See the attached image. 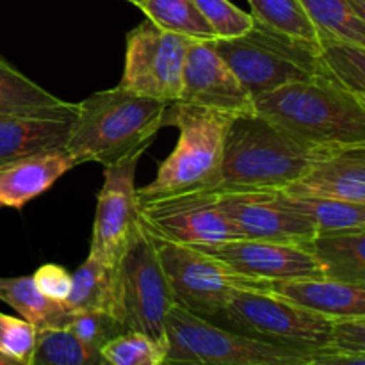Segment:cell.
<instances>
[{"mask_svg":"<svg viewBox=\"0 0 365 365\" xmlns=\"http://www.w3.org/2000/svg\"><path fill=\"white\" fill-rule=\"evenodd\" d=\"M334 152L291 138L257 113L234 116L210 191H284Z\"/></svg>","mask_w":365,"mask_h":365,"instance_id":"cell-1","label":"cell"},{"mask_svg":"<svg viewBox=\"0 0 365 365\" xmlns=\"http://www.w3.org/2000/svg\"><path fill=\"white\" fill-rule=\"evenodd\" d=\"M255 113L305 145L365 146V98L327 77L292 82L253 100Z\"/></svg>","mask_w":365,"mask_h":365,"instance_id":"cell-2","label":"cell"},{"mask_svg":"<svg viewBox=\"0 0 365 365\" xmlns=\"http://www.w3.org/2000/svg\"><path fill=\"white\" fill-rule=\"evenodd\" d=\"M168 106L121 86L93 93L77 103V118L64 148L77 164L95 160L102 166L146 152L164 127Z\"/></svg>","mask_w":365,"mask_h":365,"instance_id":"cell-3","label":"cell"},{"mask_svg":"<svg viewBox=\"0 0 365 365\" xmlns=\"http://www.w3.org/2000/svg\"><path fill=\"white\" fill-rule=\"evenodd\" d=\"M230 121L232 116L205 107L170 103L164 125L178 128L177 146L160 163L155 178L135 191L139 202L180 192L210 191L220 175Z\"/></svg>","mask_w":365,"mask_h":365,"instance_id":"cell-4","label":"cell"},{"mask_svg":"<svg viewBox=\"0 0 365 365\" xmlns=\"http://www.w3.org/2000/svg\"><path fill=\"white\" fill-rule=\"evenodd\" d=\"M212 43L253 100L292 82L324 77L319 43L289 38L259 21L245 34Z\"/></svg>","mask_w":365,"mask_h":365,"instance_id":"cell-5","label":"cell"},{"mask_svg":"<svg viewBox=\"0 0 365 365\" xmlns=\"http://www.w3.org/2000/svg\"><path fill=\"white\" fill-rule=\"evenodd\" d=\"M177 305L150 232L139 223L114 264L113 317L121 330L166 346V317Z\"/></svg>","mask_w":365,"mask_h":365,"instance_id":"cell-6","label":"cell"},{"mask_svg":"<svg viewBox=\"0 0 365 365\" xmlns=\"http://www.w3.org/2000/svg\"><path fill=\"white\" fill-rule=\"evenodd\" d=\"M307 353L216 327L180 305L166 317L163 365H299Z\"/></svg>","mask_w":365,"mask_h":365,"instance_id":"cell-7","label":"cell"},{"mask_svg":"<svg viewBox=\"0 0 365 365\" xmlns=\"http://www.w3.org/2000/svg\"><path fill=\"white\" fill-rule=\"evenodd\" d=\"M220 316L230 324V330L269 344L303 351L330 344L331 319L302 309L273 291L239 289Z\"/></svg>","mask_w":365,"mask_h":365,"instance_id":"cell-8","label":"cell"},{"mask_svg":"<svg viewBox=\"0 0 365 365\" xmlns=\"http://www.w3.org/2000/svg\"><path fill=\"white\" fill-rule=\"evenodd\" d=\"M152 235V234H150ZM177 305L195 316L209 319L220 316L223 307L239 289H264L269 284L241 277L214 257L192 248L152 235Z\"/></svg>","mask_w":365,"mask_h":365,"instance_id":"cell-9","label":"cell"},{"mask_svg":"<svg viewBox=\"0 0 365 365\" xmlns=\"http://www.w3.org/2000/svg\"><path fill=\"white\" fill-rule=\"evenodd\" d=\"M192 39L145 21L127 34L121 88L160 102L178 100L185 57Z\"/></svg>","mask_w":365,"mask_h":365,"instance_id":"cell-10","label":"cell"},{"mask_svg":"<svg viewBox=\"0 0 365 365\" xmlns=\"http://www.w3.org/2000/svg\"><path fill=\"white\" fill-rule=\"evenodd\" d=\"M139 220L152 235L185 246L242 239L212 191H191L139 202Z\"/></svg>","mask_w":365,"mask_h":365,"instance_id":"cell-11","label":"cell"},{"mask_svg":"<svg viewBox=\"0 0 365 365\" xmlns=\"http://www.w3.org/2000/svg\"><path fill=\"white\" fill-rule=\"evenodd\" d=\"M145 152H135L103 166V184L96 198L89 255L114 266L139 227L135 170Z\"/></svg>","mask_w":365,"mask_h":365,"instance_id":"cell-12","label":"cell"},{"mask_svg":"<svg viewBox=\"0 0 365 365\" xmlns=\"http://www.w3.org/2000/svg\"><path fill=\"white\" fill-rule=\"evenodd\" d=\"M217 196L242 239L303 246L317 234L312 221L292 209L282 191H230Z\"/></svg>","mask_w":365,"mask_h":365,"instance_id":"cell-13","label":"cell"},{"mask_svg":"<svg viewBox=\"0 0 365 365\" xmlns=\"http://www.w3.org/2000/svg\"><path fill=\"white\" fill-rule=\"evenodd\" d=\"M212 41H192L189 46L177 102L205 107L232 118L255 113L253 98L221 59Z\"/></svg>","mask_w":365,"mask_h":365,"instance_id":"cell-14","label":"cell"},{"mask_svg":"<svg viewBox=\"0 0 365 365\" xmlns=\"http://www.w3.org/2000/svg\"><path fill=\"white\" fill-rule=\"evenodd\" d=\"M223 262L228 269L257 282H282L292 278L323 277L316 259L299 245L235 239L212 246H195Z\"/></svg>","mask_w":365,"mask_h":365,"instance_id":"cell-15","label":"cell"},{"mask_svg":"<svg viewBox=\"0 0 365 365\" xmlns=\"http://www.w3.org/2000/svg\"><path fill=\"white\" fill-rule=\"evenodd\" d=\"M77 118V103L32 113L0 114V166L32 153L64 148Z\"/></svg>","mask_w":365,"mask_h":365,"instance_id":"cell-16","label":"cell"},{"mask_svg":"<svg viewBox=\"0 0 365 365\" xmlns=\"http://www.w3.org/2000/svg\"><path fill=\"white\" fill-rule=\"evenodd\" d=\"M282 192L365 203V146H351L330 153Z\"/></svg>","mask_w":365,"mask_h":365,"instance_id":"cell-17","label":"cell"},{"mask_svg":"<svg viewBox=\"0 0 365 365\" xmlns=\"http://www.w3.org/2000/svg\"><path fill=\"white\" fill-rule=\"evenodd\" d=\"M75 166L77 160L66 148L32 153L4 164L0 166V210L24 209Z\"/></svg>","mask_w":365,"mask_h":365,"instance_id":"cell-18","label":"cell"},{"mask_svg":"<svg viewBox=\"0 0 365 365\" xmlns=\"http://www.w3.org/2000/svg\"><path fill=\"white\" fill-rule=\"evenodd\" d=\"M269 291L328 319L365 317V284H344L324 277H305L271 282Z\"/></svg>","mask_w":365,"mask_h":365,"instance_id":"cell-19","label":"cell"},{"mask_svg":"<svg viewBox=\"0 0 365 365\" xmlns=\"http://www.w3.org/2000/svg\"><path fill=\"white\" fill-rule=\"evenodd\" d=\"M305 246L321 274L344 284H365V228L317 232Z\"/></svg>","mask_w":365,"mask_h":365,"instance_id":"cell-20","label":"cell"},{"mask_svg":"<svg viewBox=\"0 0 365 365\" xmlns=\"http://www.w3.org/2000/svg\"><path fill=\"white\" fill-rule=\"evenodd\" d=\"M0 302L9 305L36 330L66 328L71 314L64 303L46 298L36 289L32 277L0 278Z\"/></svg>","mask_w":365,"mask_h":365,"instance_id":"cell-21","label":"cell"},{"mask_svg":"<svg viewBox=\"0 0 365 365\" xmlns=\"http://www.w3.org/2000/svg\"><path fill=\"white\" fill-rule=\"evenodd\" d=\"M113 302L114 266L88 255V259L71 274V291L64 305L70 312L102 310L113 316Z\"/></svg>","mask_w":365,"mask_h":365,"instance_id":"cell-22","label":"cell"},{"mask_svg":"<svg viewBox=\"0 0 365 365\" xmlns=\"http://www.w3.org/2000/svg\"><path fill=\"white\" fill-rule=\"evenodd\" d=\"M319 61L324 77L365 98V46L335 38H319Z\"/></svg>","mask_w":365,"mask_h":365,"instance_id":"cell-23","label":"cell"},{"mask_svg":"<svg viewBox=\"0 0 365 365\" xmlns=\"http://www.w3.org/2000/svg\"><path fill=\"white\" fill-rule=\"evenodd\" d=\"M139 9L163 31L185 36L192 41L216 39V34L192 0H145Z\"/></svg>","mask_w":365,"mask_h":365,"instance_id":"cell-24","label":"cell"},{"mask_svg":"<svg viewBox=\"0 0 365 365\" xmlns=\"http://www.w3.org/2000/svg\"><path fill=\"white\" fill-rule=\"evenodd\" d=\"M29 365H103L100 349L78 341L68 328H45L36 334Z\"/></svg>","mask_w":365,"mask_h":365,"instance_id":"cell-25","label":"cell"},{"mask_svg":"<svg viewBox=\"0 0 365 365\" xmlns=\"http://www.w3.org/2000/svg\"><path fill=\"white\" fill-rule=\"evenodd\" d=\"M64 102L0 57V114L32 113Z\"/></svg>","mask_w":365,"mask_h":365,"instance_id":"cell-26","label":"cell"},{"mask_svg":"<svg viewBox=\"0 0 365 365\" xmlns=\"http://www.w3.org/2000/svg\"><path fill=\"white\" fill-rule=\"evenodd\" d=\"M319 38H335L365 46V20L344 0H298Z\"/></svg>","mask_w":365,"mask_h":365,"instance_id":"cell-27","label":"cell"},{"mask_svg":"<svg viewBox=\"0 0 365 365\" xmlns=\"http://www.w3.org/2000/svg\"><path fill=\"white\" fill-rule=\"evenodd\" d=\"M285 195V192H284ZM292 209L314 223L317 232H337L365 228V203L341 202L328 198H305L285 195Z\"/></svg>","mask_w":365,"mask_h":365,"instance_id":"cell-28","label":"cell"},{"mask_svg":"<svg viewBox=\"0 0 365 365\" xmlns=\"http://www.w3.org/2000/svg\"><path fill=\"white\" fill-rule=\"evenodd\" d=\"M255 21L299 41L319 43V32L298 0H248Z\"/></svg>","mask_w":365,"mask_h":365,"instance_id":"cell-29","label":"cell"},{"mask_svg":"<svg viewBox=\"0 0 365 365\" xmlns=\"http://www.w3.org/2000/svg\"><path fill=\"white\" fill-rule=\"evenodd\" d=\"M103 365H163L166 346L139 331L116 335L100 349Z\"/></svg>","mask_w":365,"mask_h":365,"instance_id":"cell-30","label":"cell"},{"mask_svg":"<svg viewBox=\"0 0 365 365\" xmlns=\"http://www.w3.org/2000/svg\"><path fill=\"white\" fill-rule=\"evenodd\" d=\"M202 16L216 34V39H228L248 32L255 18L239 9L230 0H192Z\"/></svg>","mask_w":365,"mask_h":365,"instance_id":"cell-31","label":"cell"},{"mask_svg":"<svg viewBox=\"0 0 365 365\" xmlns=\"http://www.w3.org/2000/svg\"><path fill=\"white\" fill-rule=\"evenodd\" d=\"M66 328L78 341L95 349H102L106 342L123 334L120 323L109 312H102V310L73 312Z\"/></svg>","mask_w":365,"mask_h":365,"instance_id":"cell-32","label":"cell"},{"mask_svg":"<svg viewBox=\"0 0 365 365\" xmlns=\"http://www.w3.org/2000/svg\"><path fill=\"white\" fill-rule=\"evenodd\" d=\"M36 334L38 330L29 321L0 312V353L4 356L29 365L34 351Z\"/></svg>","mask_w":365,"mask_h":365,"instance_id":"cell-33","label":"cell"},{"mask_svg":"<svg viewBox=\"0 0 365 365\" xmlns=\"http://www.w3.org/2000/svg\"><path fill=\"white\" fill-rule=\"evenodd\" d=\"M328 348L353 355H365V317L331 319V335Z\"/></svg>","mask_w":365,"mask_h":365,"instance_id":"cell-34","label":"cell"},{"mask_svg":"<svg viewBox=\"0 0 365 365\" xmlns=\"http://www.w3.org/2000/svg\"><path fill=\"white\" fill-rule=\"evenodd\" d=\"M36 289L53 302L64 303L71 291V273L59 264H43L31 274Z\"/></svg>","mask_w":365,"mask_h":365,"instance_id":"cell-35","label":"cell"},{"mask_svg":"<svg viewBox=\"0 0 365 365\" xmlns=\"http://www.w3.org/2000/svg\"><path fill=\"white\" fill-rule=\"evenodd\" d=\"M299 365H365V355L335 351L330 348L312 349Z\"/></svg>","mask_w":365,"mask_h":365,"instance_id":"cell-36","label":"cell"},{"mask_svg":"<svg viewBox=\"0 0 365 365\" xmlns=\"http://www.w3.org/2000/svg\"><path fill=\"white\" fill-rule=\"evenodd\" d=\"M0 365H24L20 362H16V360L9 359V356H4L2 353H0Z\"/></svg>","mask_w":365,"mask_h":365,"instance_id":"cell-37","label":"cell"},{"mask_svg":"<svg viewBox=\"0 0 365 365\" xmlns=\"http://www.w3.org/2000/svg\"><path fill=\"white\" fill-rule=\"evenodd\" d=\"M127 2H130V4H134V6H141L143 2H145V0H127Z\"/></svg>","mask_w":365,"mask_h":365,"instance_id":"cell-38","label":"cell"}]
</instances>
